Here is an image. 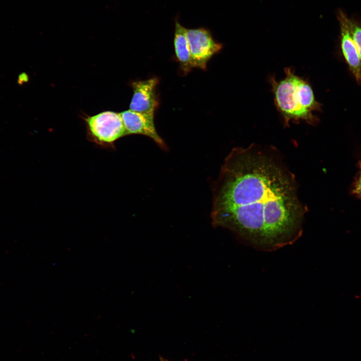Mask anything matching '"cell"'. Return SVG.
Returning <instances> with one entry per match:
<instances>
[{
  "instance_id": "obj_1",
  "label": "cell",
  "mask_w": 361,
  "mask_h": 361,
  "mask_svg": "<svg viewBox=\"0 0 361 361\" xmlns=\"http://www.w3.org/2000/svg\"><path fill=\"white\" fill-rule=\"evenodd\" d=\"M213 192V226L257 249L274 251L302 234L306 208L295 176L268 149L254 144L233 148Z\"/></svg>"
},
{
  "instance_id": "obj_2",
  "label": "cell",
  "mask_w": 361,
  "mask_h": 361,
  "mask_svg": "<svg viewBox=\"0 0 361 361\" xmlns=\"http://www.w3.org/2000/svg\"><path fill=\"white\" fill-rule=\"evenodd\" d=\"M286 77L278 81L274 76L269 77L274 96V102L278 111L282 116L285 126L290 122L304 121L316 125L319 122L313 114L320 111L322 105L316 101L309 82L295 75L293 69H284Z\"/></svg>"
},
{
  "instance_id": "obj_3",
  "label": "cell",
  "mask_w": 361,
  "mask_h": 361,
  "mask_svg": "<svg viewBox=\"0 0 361 361\" xmlns=\"http://www.w3.org/2000/svg\"><path fill=\"white\" fill-rule=\"evenodd\" d=\"M89 139L103 146H112L126 135L120 113L107 111L85 118Z\"/></svg>"
},
{
  "instance_id": "obj_4",
  "label": "cell",
  "mask_w": 361,
  "mask_h": 361,
  "mask_svg": "<svg viewBox=\"0 0 361 361\" xmlns=\"http://www.w3.org/2000/svg\"><path fill=\"white\" fill-rule=\"evenodd\" d=\"M187 37L194 68L206 70L209 60L222 50V44L216 42L210 33L202 28L187 29Z\"/></svg>"
},
{
  "instance_id": "obj_5",
  "label": "cell",
  "mask_w": 361,
  "mask_h": 361,
  "mask_svg": "<svg viewBox=\"0 0 361 361\" xmlns=\"http://www.w3.org/2000/svg\"><path fill=\"white\" fill-rule=\"evenodd\" d=\"M126 134H141L152 139L160 148L167 149L163 140L157 133L154 123V114L128 110L120 113Z\"/></svg>"
},
{
  "instance_id": "obj_6",
  "label": "cell",
  "mask_w": 361,
  "mask_h": 361,
  "mask_svg": "<svg viewBox=\"0 0 361 361\" xmlns=\"http://www.w3.org/2000/svg\"><path fill=\"white\" fill-rule=\"evenodd\" d=\"M158 83L159 79L157 77L133 82L132 83L133 93L129 105L130 110L154 114L158 105L156 94Z\"/></svg>"
},
{
  "instance_id": "obj_7",
  "label": "cell",
  "mask_w": 361,
  "mask_h": 361,
  "mask_svg": "<svg viewBox=\"0 0 361 361\" xmlns=\"http://www.w3.org/2000/svg\"><path fill=\"white\" fill-rule=\"evenodd\" d=\"M337 18L340 25V46L342 55L356 82L358 84H361V59L347 24V16L343 12L339 10Z\"/></svg>"
},
{
  "instance_id": "obj_8",
  "label": "cell",
  "mask_w": 361,
  "mask_h": 361,
  "mask_svg": "<svg viewBox=\"0 0 361 361\" xmlns=\"http://www.w3.org/2000/svg\"><path fill=\"white\" fill-rule=\"evenodd\" d=\"M174 48L181 69L185 73L189 72L194 67L187 37V29L178 22L175 24Z\"/></svg>"
},
{
  "instance_id": "obj_9",
  "label": "cell",
  "mask_w": 361,
  "mask_h": 361,
  "mask_svg": "<svg viewBox=\"0 0 361 361\" xmlns=\"http://www.w3.org/2000/svg\"><path fill=\"white\" fill-rule=\"evenodd\" d=\"M347 22L361 59V23L348 17Z\"/></svg>"
},
{
  "instance_id": "obj_10",
  "label": "cell",
  "mask_w": 361,
  "mask_h": 361,
  "mask_svg": "<svg viewBox=\"0 0 361 361\" xmlns=\"http://www.w3.org/2000/svg\"><path fill=\"white\" fill-rule=\"evenodd\" d=\"M354 192L355 193L361 196V176L357 182L355 187Z\"/></svg>"
},
{
  "instance_id": "obj_11",
  "label": "cell",
  "mask_w": 361,
  "mask_h": 361,
  "mask_svg": "<svg viewBox=\"0 0 361 361\" xmlns=\"http://www.w3.org/2000/svg\"><path fill=\"white\" fill-rule=\"evenodd\" d=\"M161 361H168V360H166V359H163V358H161Z\"/></svg>"
},
{
  "instance_id": "obj_12",
  "label": "cell",
  "mask_w": 361,
  "mask_h": 361,
  "mask_svg": "<svg viewBox=\"0 0 361 361\" xmlns=\"http://www.w3.org/2000/svg\"></svg>"
}]
</instances>
